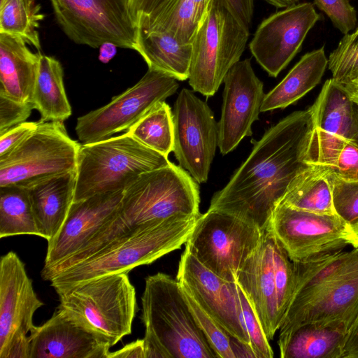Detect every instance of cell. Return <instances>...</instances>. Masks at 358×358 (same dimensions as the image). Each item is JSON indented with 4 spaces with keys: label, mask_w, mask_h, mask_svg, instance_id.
<instances>
[{
    "label": "cell",
    "mask_w": 358,
    "mask_h": 358,
    "mask_svg": "<svg viewBox=\"0 0 358 358\" xmlns=\"http://www.w3.org/2000/svg\"><path fill=\"white\" fill-rule=\"evenodd\" d=\"M274 236L267 229L258 247L238 271L236 282L255 310L267 338H273L282 324L273 272Z\"/></svg>",
    "instance_id": "7402d4cb"
},
{
    "label": "cell",
    "mask_w": 358,
    "mask_h": 358,
    "mask_svg": "<svg viewBox=\"0 0 358 358\" xmlns=\"http://www.w3.org/2000/svg\"><path fill=\"white\" fill-rule=\"evenodd\" d=\"M212 1L178 0L164 18L152 24L137 26V29L166 31L182 43L192 44Z\"/></svg>",
    "instance_id": "4dcf8cb0"
},
{
    "label": "cell",
    "mask_w": 358,
    "mask_h": 358,
    "mask_svg": "<svg viewBox=\"0 0 358 358\" xmlns=\"http://www.w3.org/2000/svg\"><path fill=\"white\" fill-rule=\"evenodd\" d=\"M327 66L324 46L305 54L282 81L265 94L261 112L285 108L296 102L320 82Z\"/></svg>",
    "instance_id": "484cf974"
},
{
    "label": "cell",
    "mask_w": 358,
    "mask_h": 358,
    "mask_svg": "<svg viewBox=\"0 0 358 358\" xmlns=\"http://www.w3.org/2000/svg\"><path fill=\"white\" fill-rule=\"evenodd\" d=\"M30 358H107L112 347L103 336L57 308L29 333Z\"/></svg>",
    "instance_id": "44dd1931"
},
{
    "label": "cell",
    "mask_w": 358,
    "mask_h": 358,
    "mask_svg": "<svg viewBox=\"0 0 358 358\" xmlns=\"http://www.w3.org/2000/svg\"><path fill=\"white\" fill-rule=\"evenodd\" d=\"M176 279L232 337L250 347L236 282L227 281L208 269L187 248L181 255Z\"/></svg>",
    "instance_id": "e0dca14e"
},
{
    "label": "cell",
    "mask_w": 358,
    "mask_h": 358,
    "mask_svg": "<svg viewBox=\"0 0 358 358\" xmlns=\"http://www.w3.org/2000/svg\"><path fill=\"white\" fill-rule=\"evenodd\" d=\"M294 286L279 329V352L307 324L350 327L358 313V248L293 262Z\"/></svg>",
    "instance_id": "3957f363"
},
{
    "label": "cell",
    "mask_w": 358,
    "mask_h": 358,
    "mask_svg": "<svg viewBox=\"0 0 358 358\" xmlns=\"http://www.w3.org/2000/svg\"><path fill=\"white\" fill-rule=\"evenodd\" d=\"M348 223L338 215L294 208L282 203L275 208L267 229L292 262L343 250Z\"/></svg>",
    "instance_id": "5bb4252c"
},
{
    "label": "cell",
    "mask_w": 358,
    "mask_h": 358,
    "mask_svg": "<svg viewBox=\"0 0 358 358\" xmlns=\"http://www.w3.org/2000/svg\"><path fill=\"white\" fill-rule=\"evenodd\" d=\"M264 232L232 215L208 210L196 219L185 244L208 269L236 282L238 271L258 247Z\"/></svg>",
    "instance_id": "30bf717a"
},
{
    "label": "cell",
    "mask_w": 358,
    "mask_h": 358,
    "mask_svg": "<svg viewBox=\"0 0 358 358\" xmlns=\"http://www.w3.org/2000/svg\"><path fill=\"white\" fill-rule=\"evenodd\" d=\"M59 121H38L17 148L0 158V187L29 189L50 178L76 171L80 144Z\"/></svg>",
    "instance_id": "9c48e42d"
},
{
    "label": "cell",
    "mask_w": 358,
    "mask_h": 358,
    "mask_svg": "<svg viewBox=\"0 0 358 358\" xmlns=\"http://www.w3.org/2000/svg\"><path fill=\"white\" fill-rule=\"evenodd\" d=\"M76 171L56 176L29 189L40 237L48 243L58 234L73 202Z\"/></svg>",
    "instance_id": "cb8c5ba5"
},
{
    "label": "cell",
    "mask_w": 358,
    "mask_h": 358,
    "mask_svg": "<svg viewBox=\"0 0 358 358\" xmlns=\"http://www.w3.org/2000/svg\"><path fill=\"white\" fill-rule=\"evenodd\" d=\"M237 291L244 323L250 338V347L255 355V357H273L274 354L269 343L270 341L266 336L259 320L253 310L249 299L238 282Z\"/></svg>",
    "instance_id": "74e56055"
},
{
    "label": "cell",
    "mask_w": 358,
    "mask_h": 358,
    "mask_svg": "<svg viewBox=\"0 0 358 358\" xmlns=\"http://www.w3.org/2000/svg\"><path fill=\"white\" fill-rule=\"evenodd\" d=\"M141 303L145 358H217L177 279L161 272L148 275Z\"/></svg>",
    "instance_id": "277c9868"
},
{
    "label": "cell",
    "mask_w": 358,
    "mask_h": 358,
    "mask_svg": "<svg viewBox=\"0 0 358 358\" xmlns=\"http://www.w3.org/2000/svg\"><path fill=\"white\" fill-rule=\"evenodd\" d=\"M159 152L127 131L80 145L73 201L96 194L124 191L143 173L169 164Z\"/></svg>",
    "instance_id": "8992f818"
},
{
    "label": "cell",
    "mask_w": 358,
    "mask_h": 358,
    "mask_svg": "<svg viewBox=\"0 0 358 358\" xmlns=\"http://www.w3.org/2000/svg\"><path fill=\"white\" fill-rule=\"evenodd\" d=\"M339 86L345 92L351 101L358 106V79L350 84Z\"/></svg>",
    "instance_id": "681fc988"
},
{
    "label": "cell",
    "mask_w": 358,
    "mask_h": 358,
    "mask_svg": "<svg viewBox=\"0 0 358 358\" xmlns=\"http://www.w3.org/2000/svg\"><path fill=\"white\" fill-rule=\"evenodd\" d=\"M348 327L307 324L291 335L280 352L282 358H343Z\"/></svg>",
    "instance_id": "4316f807"
},
{
    "label": "cell",
    "mask_w": 358,
    "mask_h": 358,
    "mask_svg": "<svg viewBox=\"0 0 358 358\" xmlns=\"http://www.w3.org/2000/svg\"><path fill=\"white\" fill-rule=\"evenodd\" d=\"M57 23L74 43L109 42L135 50L137 26L129 0H50Z\"/></svg>",
    "instance_id": "8fae6325"
},
{
    "label": "cell",
    "mask_w": 358,
    "mask_h": 358,
    "mask_svg": "<svg viewBox=\"0 0 358 358\" xmlns=\"http://www.w3.org/2000/svg\"><path fill=\"white\" fill-rule=\"evenodd\" d=\"M148 69L164 73L177 80L189 78L192 44H184L171 34L137 29L136 48Z\"/></svg>",
    "instance_id": "d4e9b609"
},
{
    "label": "cell",
    "mask_w": 358,
    "mask_h": 358,
    "mask_svg": "<svg viewBox=\"0 0 358 358\" xmlns=\"http://www.w3.org/2000/svg\"><path fill=\"white\" fill-rule=\"evenodd\" d=\"M123 191L73 201L58 234L48 243L42 269L50 268L79 250L117 213Z\"/></svg>",
    "instance_id": "ffe728a7"
},
{
    "label": "cell",
    "mask_w": 358,
    "mask_h": 358,
    "mask_svg": "<svg viewBox=\"0 0 358 358\" xmlns=\"http://www.w3.org/2000/svg\"><path fill=\"white\" fill-rule=\"evenodd\" d=\"M315 127L311 107L292 113L270 127L252 152L216 192L208 210L232 215L265 231L289 185L310 164Z\"/></svg>",
    "instance_id": "6da1fadb"
},
{
    "label": "cell",
    "mask_w": 358,
    "mask_h": 358,
    "mask_svg": "<svg viewBox=\"0 0 358 358\" xmlns=\"http://www.w3.org/2000/svg\"><path fill=\"white\" fill-rule=\"evenodd\" d=\"M178 87L173 77L148 69L136 85L114 96L103 107L79 117L76 135L86 144L127 131L156 104L174 94Z\"/></svg>",
    "instance_id": "7c38bea8"
},
{
    "label": "cell",
    "mask_w": 358,
    "mask_h": 358,
    "mask_svg": "<svg viewBox=\"0 0 358 358\" xmlns=\"http://www.w3.org/2000/svg\"><path fill=\"white\" fill-rule=\"evenodd\" d=\"M20 36L0 33V94L31 102L41 52H31Z\"/></svg>",
    "instance_id": "603a6c76"
},
{
    "label": "cell",
    "mask_w": 358,
    "mask_h": 358,
    "mask_svg": "<svg viewBox=\"0 0 358 358\" xmlns=\"http://www.w3.org/2000/svg\"><path fill=\"white\" fill-rule=\"evenodd\" d=\"M343 358H358V313L348 328Z\"/></svg>",
    "instance_id": "bcb514c9"
},
{
    "label": "cell",
    "mask_w": 358,
    "mask_h": 358,
    "mask_svg": "<svg viewBox=\"0 0 358 358\" xmlns=\"http://www.w3.org/2000/svg\"><path fill=\"white\" fill-rule=\"evenodd\" d=\"M356 105V104H355ZM356 126L355 131L352 143L358 147V106L355 107Z\"/></svg>",
    "instance_id": "816d5d0a"
},
{
    "label": "cell",
    "mask_w": 358,
    "mask_h": 358,
    "mask_svg": "<svg viewBox=\"0 0 358 358\" xmlns=\"http://www.w3.org/2000/svg\"><path fill=\"white\" fill-rule=\"evenodd\" d=\"M173 150L179 165L196 182H206L218 146V124L208 104L182 89L173 110Z\"/></svg>",
    "instance_id": "9a60e30c"
},
{
    "label": "cell",
    "mask_w": 358,
    "mask_h": 358,
    "mask_svg": "<svg viewBox=\"0 0 358 358\" xmlns=\"http://www.w3.org/2000/svg\"><path fill=\"white\" fill-rule=\"evenodd\" d=\"M320 17L310 2L272 14L258 26L249 44L252 55L270 76L277 77L299 51Z\"/></svg>",
    "instance_id": "2e32d148"
},
{
    "label": "cell",
    "mask_w": 358,
    "mask_h": 358,
    "mask_svg": "<svg viewBox=\"0 0 358 358\" xmlns=\"http://www.w3.org/2000/svg\"><path fill=\"white\" fill-rule=\"evenodd\" d=\"M197 218L172 219L113 241L85 260L48 279L59 288L102 275L128 273L185 243Z\"/></svg>",
    "instance_id": "5b68a950"
},
{
    "label": "cell",
    "mask_w": 358,
    "mask_h": 358,
    "mask_svg": "<svg viewBox=\"0 0 358 358\" xmlns=\"http://www.w3.org/2000/svg\"><path fill=\"white\" fill-rule=\"evenodd\" d=\"M358 28V27H357Z\"/></svg>",
    "instance_id": "f5cc1de1"
},
{
    "label": "cell",
    "mask_w": 358,
    "mask_h": 358,
    "mask_svg": "<svg viewBox=\"0 0 358 358\" xmlns=\"http://www.w3.org/2000/svg\"><path fill=\"white\" fill-rule=\"evenodd\" d=\"M273 260L278 310L283 320L294 291V271L293 262L275 237Z\"/></svg>",
    "instance_id": "d590c367"
},
{
    "label": "cell",
    "mask_w": 358,
    "mask_h": 358,
    "mask_svg": "<svg viewBox=\"0 0 358 358\" xmlns=\"http://www.w3.org/2000/svg\"><path fill=\"white\" fill-rule=\"evenodd\" d=\"M64 72L55 58L41 53L39 69L31 103L41 115L40 121L64 122L72 113L64 85Z\"/></svg>",
    "instance_id": "83f0119b"
},
{
    "label": "cell",
    "mask_w": 358,
    "mask_h": 358,
    "mask_svg": "<svg viewBox=\"0 0 358 358\" xmlns=\"http://www.w3.org/2000/svg\"><path fill=\"white\" fill-rule=\"evenodd\" d=\"M19 235L40 236L28 189L0 187V238Z\"/></svg>",
    "instance_id": "f546056e"
},
{
    "label": "cell",
    "mask_w": 358,
    "mask_h": 358,
    "mask_svg": "<svg viewBox=\"0 0 358 358\" xmlns=\"http://www.w3.org/2000/svg\"><path fill=\"white\" fill-rule=\"evenodd\" d=\"M199 188L172 162L141 174L123 191L119 210L79 250L51 268L57 274L90 257L113 241L172 219L198 218Z\"/></svg>",
    "instance_id": "7a4b0ae2"
},
{
    "label": "cell",
    "mask_w": 358,
    "mask_h": 358,
    "mask_svg": "<svg viewBox=\"0 0 358 358\" xmlns=\"http://www.w3.org/2000/svg\"><path fill=\"white\" fill-rule=\"evenodd\" d=\"M280 203L318 214H336L327 170L320 165L313 164L298 175Z\"/></svg>",
    "instance_id": "f1b7e54d"
},
{
    "label": "cell",
    "mask_w": 358,
    "mask_h": 358,
    "mask_svg": "<svg viewBox=\"0 0 358 358\" xmlns=\"http://www.w3.org/2000/svg\"><path fill=\"white\" fill-rule=\"evenodd\" d=\"M225 0H213L192 42L189 84L211 96L244 52L250 31Z\"/></svg>",
    "instance_id": "ba28073f"
},
{
    "label": "cell",
    "mask_w": 358,
    "mask_h": 358,
    "mask_svg": "<svg viewBox=\"0 0 358 358\" xmlns=\"http://www.w3.org/2000/svg\"><path fill=\"white\" fill-rule=\"evenodd\" d=\"M33 109L31 102L22 103L0 94V134L25 122Z\"/></svg>",
    "instance_id": "b9f144b4"
},
{
    "label": "cell",
    "mask_w": 358,
    "mask_h": 358,
    "mask_svg": "<svg viewBox=\"0 0 358 358\" xmlns=\"http://www.w3.org/2000/svg\"><path fill=\"white\" fill-rule=\"evenodd\" d=\"M182 288L197 324L217 358H236L234 348L238 339L210 317L187 289Z\"/></svg>",
    "instance_id": "e575fe53"
},
{
    "label": "cell",
    "mask_w": 358,
    "mask_h": 358,
    "mask_svg": "<svg viewBox=\"0 0 358 358\" xmlns=\"http://www.w3.org/2000/svg\"><path fill=\"white\" fill-rule=\"evenodd\" d=\"M143 145L168 157L173 150V111L159 102L127 131Z\"/></svg>",
    "instance_id": "1f68e13d"
},
{
    "label": "cell",
    "mask_w": 358,
    "mask_h": 358,
    "mask_svg": "<svg viewBox=\"0 0 358 358\" xmlns=\"http://www.w3.org/2000/svg\"><path fill=\"white\" fill-rule=\"evenodd\" d=\"M178 0H129L137 26H145L164 18Z\"/></svg>",
    "instance_id": "60d3db41"
},
{
    "label": "cell",
    "mask_w": 358,
    "mask_h": 358,
    "mask_svg": "<svg viewBox=\"0 0 358 358\" xmlns=\"http://www.w3.org/2000/svg\"><path fill=\"white\" fill-rule=\"evenodd\" d=\"M44 303L24 264L10 251L0 260V358H30L34 315Z\"/></svg>",
    "instance_id": "4fadbf2b"
},
{
    "label": "cell",
    "mask_w": 358,
    "mask_h": 358,
    "mask_svg": "<svg viewBox=\"0 0 358 358\" xmlns=\"http://www.w3.org/2000/svg\"><path fill=\"white\" fill-rule=\"evenodd\" d=\"M345 240L353 248H358V221L348 224Z\"/></svg>",
    "instance_id": "c3c4849f"
},
{
    "label": "cell",
    "mask_w": 358,
    "mask_h": 358,
    "mask_svg": "<svg viewBox=\"0 0 358 358\" xmlns=\"http://www.w3.org/2000/svg\"><path fill=\"white\" fill-rule=\"evenodd\" d=\"M128 273L109 274L55 289L58 308L108 341L111 346L131 333L137 311Z\"/></svg>",
    "instance_id": "52a82bcc"
},
{
    "label": "cell",
    "mask_w": 358,
    "mask_h": 358,
    "mask_svg": "<svg viewBox=\"0 0 358 358\" xmlns=\"http://www.w3.org/2000/svg\"><path fill=\"white\" fill-rule=\"evenodd\" d=\"M107 358H145L143 338L127 343L114 352H109Z\"/></svg>",
    "instance_id": "f6af8a7d"
},
{
    "label": "cell",
    "mask_w": 358,
    "mask_h": 358,
    "mask_svg": "<svg viewBox=\"0 0 358 358\" xmlns=\"http://www.w3.org/2000/svg\"><path fill=\"white\" fill-rule=\"evenodd\" d=\"M38 122H22L0 134V158L21 145L38 127Z\"/></svg>",
    "instance_id": "7bdbcfd3"
},
{
    "label": "cell",
    "mask_w": 358,
    "mask_h": 358,
    "mask_svg": "<svg viewBox=\"0 0 358 358\" xmlns=\"http://www.w3.org/2000/svg\"><path fill=\"white\" fill-rule=\"evenodd\" d=\"M44 18L36 0H0V33L15 35L41 50L37 29Z\"/></svg>",
    "instance_id": "d6a6232c"
},
{
    "label": "cell",
    "mask_w": 358,
    "mask_h": 358,
    "mask_svg": "<svg viewBox=\"0 0 358 358\" xmlns=\"http://www.w3.org/2000/svg\"><path fill=\"white\" fill-rule=\"evenodd\" d=\"M314 4L331 20L342 34L353 30L357 23V13L350 0H314Z\"/></svg>",
    "instance_id": "ab89813d"
},
{
    "label": "cell",
    "mask_w": 358,
    "mask_h": 358,
    "mask_svg": "<svg viewBox=\"0 0 358 358\" xmlns=\"http://www.w3.org/2000/svg\"><path fill=\"white\" fill-rule=\"evenodd\" d=\"M223 83L222 113L218 124V148L224 155L252 134V124L259 120L265 94L250 59L236 63Z\"/></svg>",
    "instance_id": "ac0fdd59"
},
{
    "label": "cell",
    "mask_w": 358,
    "mask_h": 358,
    "mask_svg": "<svg viewBox=\"0 0 358 358\" xmlns=\"http://www.w3.org/2000/svg\"><path fill=\"white\" fill-rule=\"evenodd\" d=\"M327 66L332 73V80L338 85L358 79V28L343 36L329 55Z\"/></svg>",
    "instance_id": "836d02e7"
},
{
    "label": "cell",
    "mask_w": 358,
    "mask_h": 358,
    "mask_svg": "<svg viewBox=\"0 0 358 358\" xmlns=\"http://www.w3.org/2000/svg\"><path fill=\"white\" fill-rule=\"evenodd\" d=\"M117 46L112 43L106 42L99 47V60L103 63H108L117 52Z\"/></svg>",
    "instance_id": "7dc6e473"
},
{
    "label": "cell",
    "mask_w": 358,
    "mask_h": 358,
    "mask_svg": "<svg viewBox=\"0 0 358 358\" xmlns=\"http://www.w3.org/2000/svg\"><path fill=\"white\" fill-rule=\"evenodd\" d=\"M310 107L315 127L310 145V162L320 165L345 143L352 142L356 105L330 78L326 80Z\"/></svg>",
    "instance_id": "d6986e66"
},
{
    "label": "cell",
    "mask_w": 358,
    "mask_h": 358,
    "mask_svg": "<svg viewBox=\"0 0 358 358\" xmlns=\"http://www.w3.org/2000/svg\"><path fill=\"white\" fill-rule=\"evenodd\" d=\"M327 172L331 186L333 203L336 214L348 224L357 222L358 180H343L328 171Z\"/></svg>",
    "instance_id": "8d00e7d4"
},
{
    "label": "cell",
    "mask_w": 358,
    "mask_h": 358,
    "mask_svg": "<svg viewBox=\"0 0 358 358\" xmlns=\"http://www.w3.org/2000/svg\"><path fill=\"white\" fill-rule=\"evenodd\" d=\"M278 8H288L299 3L300 0H264Z\"/></svg>",
    "instance_id": "f907efd6"
},
{
    "label": "cell",
    "mask_w": 358,
    "mask_h": 358,
    "mask_svg": "<svg viewBox=\"0 0 358 358\" xmlns=\"http://www.w3.org/2000/svg\"><path fill=\"white\" fill-rule=\"evenodd\" d=\"M225 1L242 23L250 29L254 13L255 0Z\"/></svg>",
    "instance_id": "ee69618b"
},
{
    "label": "cell",
    "mask_w": 358,
    "mask_h": 358,
    "mask_svg": "<svg viewBox=\"0 0 358 358\" xmlns=\"http://www.w3.org/2000/svg\"><path fill=\"white\" fill-rule=\"evenodd\" d=\"M329 172L347 180H358V147L345 143L323 165Z\"/></svg>",
    "instance_id": "f35d334b"
}]
</instances>
